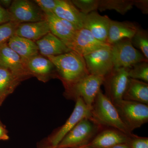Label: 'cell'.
<instances>
[{
  "label": "cell",
  "mask_w": 148,
  "mask_h": 148,
  "mask_svg": "<svg viewBox=\"0 0 148 148\" xmlns=\"http://www.w3.org/2000/svg\"><path fill=\"white\" fill-rule=\"evenodd\" d=\"M47 57L53 63L68 87L89 74L84 57L73 51Z\"/></svg>",
  "instance_id": "1"
},
{
  "label": "cell",
  "mask_w": 148,
  "mask_h": 148,
  "mask_svg": "<svg viewBox=\"0 0 148 148\" xmlns=\"http://www.w3.org/2000/svg\"><path fill=\"white\" fill-rule=\"evenodd\" d=\"M90 111L92 120L103 127H111L130 136L135 135L122 121L112 102L101 90L95 97Z\"/></svg>",
  "instance_id": "2"
},
{
  "label": "cell",
  "mask_w": 148,
  "mask_h": 148,
  "mask_svg": "<svg viewBox=\"0 0 148 148\" xmlns=\"http://www.w3.org/2000/svg\"><path fill=\"white\" fill-rule=\"evenodd\" d=\"M102 127L92 118L84 119L68 132L56 148H78L85 147L102 130Z\"/></svg>",
  "instance_id": "3"
},
{
  "label": "cell",
  "mask_w": 148,
  "mask_h": 148,
  "mask_svg": "<svg viewBox=\"0 0 148 148\" xmlns=\"http://www.w3.org/2000/svg\"><path fill=\"white\" fill-rule=\"evenodd\" d=\"M112 102L122 121L130 132L148 122V105L123 99Z\"/></svg>",
  "instance_id": "4"
},
{
  "label": "cell",
  "mask_w": 148,
  "mask_h": 148,
  "mask_svg": "<svg viewBox=\"0 0 148 148\" xmlns=\"http://www.w3.org/2000/svg\"><path fill=\"white\" fill-rule=\"evenodd\" d=\"M110 49L114 69L130 68L137 63L148 62L129 39L120 40L111 45Z\"/></svg>",
  "instance_id": "5"
},
{
  "label": "cell",
  "mask_w": 148,
  "mask_h": 148,
  "mask_svg": "<svg viewBox=\"0 0 148 148\" xmlns=\"http://www.w3.org/2000/svg\"><path fill=\"white\" fill-rule=\"evenodd\" d=\"M104 79L105 77L88 74L69 86L68 92L75 100L79 98H82L86 106L91 110Z\"/></svg>",
  "instance_id": "6"
},
{
  "label": "cell",
  "mask_w": 148,
  "mask_h": 148,
  "mask_svg": "<svg viewBox=\"0 0 148 148\" xmlns=\"http://www.w3.org/2000/svg\"><path fill=\"white\" fill-rule=\"evenodd\" d=\"M8 10L12 21L19 24L45 20V14L34 2L15 0L12 2Z\"/></svg>",
  "instance_id": "7"
},
{
  "label": "cell",
  "mask_w": 148,
  "mask_h": 148,
  "mask_svg": "<svg viewBox=\"0 0 148 148\" xmlns=\"http://www.w3.org/2000/svg\"><path fill=\"white\" fill-rule=\"evenodd\" d=\"M83 57L90 75L105 77L114 69L110 47L95 51Z\"/></svg>",
  "instance_id": "8"
},
{
  "label": "cell",
  "mask_w": 148,
  "mask_h": 148,
  "mask_svg": "<svg viewBox=\"0 0 148 148\" xmlns=\"http://www.w3.org/2000/svg\"><path fill=\"white\" fill-rule=\"evenodd\" d=\"M67 47L84 57L95 51L110 47L111 45L96 39L88 30L82 28L77 30Z\"/></svg>",
  "instance_id": "9"
},
{
  "label": "cell",
  "mask_w": 148,
  "mask_h": 148,
  "mask_svg": "<svg viewBox=\"0 0 148 148\" xmlns=\"http://www.w3.org/2000/svg\"><path fill=\"white\" fill-rule=\"evenodd\" d=\"M91 110L86 106L82 98L76 100V104L73 112L65 124L51 137L49 145L52 148H56L61 140L69 131L80 121L86 118H91Z\"/></svg>",
  "instance_id": "10"
},
{
  "label": "cell",
  "mask_w": 148,
  "mask_h": 148,
  "mask_svg": "<svg viewBox=\"0 0 148 148\" xmlns=\"http://www.w3.org/2000/svg\"><path fill=\"white\" fill-rule=\"evenodd\" d=\"M128 70V68L114 69L105 77L103 84L106 89L105 95L112 102L122 99L129 82Z\"/></svg>",
  "instance_id": "11"
},
{
  "label": "cell",
  "mask_w": 148,
  "mask_h": 148,
  "mask_svg": "<svg viewBox=\"0 0 148 148\" xmlns=\"http://www.w3.org/2000/svg\"><path fill=\"white\" fill-rule=\"evenodd\" d=\"M82 19L83 28L88 30L96 39L107 43L111 20L108 16H101L95 11L87 14L82 13Z\"/></svg>",
  "instance_id": "12"
},
{
  "label": "cell",
  "mask_w": 148,
  "mask_h": 148,
  "mask_svg": "<svg viewBox=\"0 0 148 148\" xmlns=\"http://www.w3.org/2000/svg\"><path fill=\"white\" fill-rule=\"evenodd\" d=\"M0 67L8 70L22 80L31 75L21 57L8 44L0 47Z\"/></svg>",
  "instance_id": "13"
},
{
  "label": "cell",
  "mask_w": 148,
  "mask_h": 148,
  "mask_svg": "<svg viewBox=\"0 0 148 148\" xmlns=\"http://www.w3.org/2000/svg\"><path fill=\"white\" fill-rule=\"evenodd\" d=\"M45 15V20L48 23L51 33L67 46L79 29L71 22L59 18L53 13L46 14Z\"/></svg>",
  "instance_id": "14"
},
{
  "label": "cell",
  "mask_w": 148,
  "mask_h": 148,
  "mask_svg": "<svg viewBox=\"0 0 148 148\" xmlns=\"http://www.w3.org/2000/svg\"><path fill=\"white\" fill-rule=\"evenodd\" d=\"M111 128L101 130L87 145L84 147L90 148H109L116 145L127 143L134 137Z\"/></svg>",
  "instance_id": "15"
},
{
  "label": "cell",
  "mask_w": 148,
  "mask_h": 148,
  "mask_svg": "<svg viewBox=\"0 0 148 148\" xmlns=\"http://www.w3.org/2000/svg\"><path fill=\"white\" fill-rule=\"evenodd\" d=\"M139 27L136 24L129 21L111 20L109 27L107 43L111 45L124 39H131Z\"/></svg>",
  "instance_id": "16"
},
{
  "label": "cell",
  "mask_w": 148,
  "mask_h": 148,
  "mask_svg": "<svg viewBox=\"0 0 148 148\" xmlns=\"http://www.w3.org/2000/svg\"><path fill=\"white\" fill-rule=\"evenodd\" d=\"M39 51L46 57L57 56L71 51L61 40L51 32L36 42Z\"/></svg>",
  "instance_id": "17"
},
{
  "label": "cell",
  "mask_w": 148,
  "mask_h": 148,
  "mask_svg": "<svg viewBox=\"0 0 148 148\" xmlns=\"http://www.w3.org/2000/svg\"><path fill=\"white\" fill-rule=\"evenodd\" d=\"M7 44L21 57L24 64L30 58L39 54V51L36 42L23 37L14 35Z\"/></svg>",
  "instance_id": "18"
},
{
  "label": "cell",
  "mask_w": 148,
  "mask_h": 148,
  "mask_svg": "<svg viewBox=\"0 0 148 148\" xmlns=\"http://www.w3.org/2000/svg\"><path fill=\"white\" fill-rule=\"evenodd\" d=\"M49 32L50 31L48 23L45 20L19 24L15 35L35 42L40 40Z\"/></svg>",
  "instance_id": "19"
},
{
  "label": "cell",
  "mask_w": 148,
  "mask_h": 148,
  "mask_svg": "<svg viewBox=\"0 0 148 148\" xmlns=\"http://www.w3.org/2000/svg\"><path fill=\"white\" fill-rule=\"evenodd\" d=\"M53 13L59 18L71 22L78 29L83 28L82 13L71 1L58 0Z\"/></svg>",
  "instance_id": "20"
},
{
  "label": "cell",
  "mask_w": 148,
  "mask_h": 148,
  "mask_svg": "<svg viewBox=\"0 0 148 148\" xmlns=\"http://www.w3.org/2000/svg\"><path fill=\"white\" fill-rule=\"evenodd\" d=\"M122 99L148 105V83L130 78Z\"/></svg>",
  "instance_id": "21"
},
{
  "label": "cell",
  "mask_w": 148,
  "mask_h": 148,
  "mask_svg": "<svg viewBox=\"0 0 148 148\" xmlns=\"http://www.w3.org/2000/svg\"><path fill=\"white\" fill-rule=\"evenodd\" d=\"M21 80L8 70L0 67V106Z\"/></svg>",
  "instance_id": "22"
},
{
  "label": "cell",
  "mask_w": 148,
  "mask_h": 148,
  "mask_svg": "<svg viewBox=\"0 0 148 148\" xmlns=\"http://www.w3.org/2000/svg\"><path fill=\"white\" fill-rule=\"evenodd\" d=\"M25 65L30 73L39 76L49 75L54 67L48 58L39 54L30 58Z\"/></svg>",
  "instance_id": "23"
},
{
  "label": "cell",
  "mask_w": 148,
  "mask_h": 148,
  "mask_svg": "<svg viewBox=\"0 0 148 148\" xmlns=\"http://www.w3.org/2000/svg\"><path fill=\"white\" fill-rule=\"evenodd\" d=\"M133 6V0H99L98 10L101 12L114 10L124 15Z\"/></svg>",
  "instance_id": "24"
},
{
  "label": "cell",
  "mask_w": 148,
  "mask_h": 148,
  "mask_svg": "<svg viewBox=\"0 0 148 148\" xmlns=\"http://www.w3.org/2000/svg\"><path fill=\"white\" fill-rule=\"evenodd\" d=\"M132 45L141 51L145 57L148 59V35L147 31L139 28L130 39Z\"/></svg>",
  "instance_id": "25"
},
{
  "label": "cell",
  "mask_w": 148,
  "mask_h": 148,
  "mask_svg": "<svg viewBox=\"0 0 148 148\" xmlns=\"http://www.w3.org/2000/svg\"><path fill=\"white\" fill-rule=\"evenodd\" d=\"M128 75L130 78L148 82V62L137 63L128 68Z\"/></svg>",
  "instance_id": "26"
},
{
  "label": "cell",
  "mask_w": 148,
  "mask_h": 148,
  "mask_svg": "<svg viewBox=\"0 0 148 148\" xmlns=\"http://www.w3.org/2000/svg\"><path fill=\"white\" fill-rule=\"evenodd\" d=\"M19 23L11 21L0 25V47L7 44L14 35Z\"/></svg>",
  "instance_id": "27"
},
{
  "label": "cell",
  "mask_w": 148,
  "mask_h": 148,
  "mask_svg": "<svg viewBox=\"0 0 148 148\" xmlns=\"http://www.w3.org/2000/svg\"><path fill=\"white\" fill-rule=\"evenodd\" d=\"M71 2L84 14L97 10L99 4V0H73Z\"/></svg>",
  "instance_id": "28"
},
{
  "label": "cell",
  "mask_w": 148,
  "mask_h": 148,
  "mask_svg": "<svg viewBox=\"0 0 148 148\" xmlns=\"http://www.w3.org/2000/svg\"><path fill=\"white\" fill-rule=\"evenodd\" d=\"M58 0H36L34 2L45 14L53 13Z\"/></svg>",
  "instance_id": "29"
},
{
  "label": "cell",
  "mask_w": 148,
  "mask_h": 148,
  "mask_svg": "<svg viewBox=\"0 0 148 148\" xmlns=\"http://www.w3.org/2000/svg\"><path fill=\"white\" fill-rule=\"evenodd\" d=\"M127 144L131 148H148V138L135 135L131 138Z\"/></svg>",
  "instance_id": "30"
},
{
  "label": "cell",
  "mask_w": 148,
  "mask_h": 148,
  "mask_svg": "<svg viewBox=\"0 0 148 148\" xmlns=\"http://www.w3.org/2000/svg\"><path fill=\"white\" fill-rule=\"evenodd\" d=\"M11 21L12 19L8 9L4 8L0 5V25Z\"/></svg>",
  "instance_id": "31"
},
{
  "label": "cell",
  "mask_w": 148,
  "mask_h": 148,
  "mask_svg": "<svg viewBox=\"0 0 148 148\" xmlns=\"http://www.w3.org/2000/svg\"><path fill=\"white\" fill-rule=\"evenodd\" d=\"M133 6L138 8L145 14L148 13V1L147 0H133Z\"/></svg>",
  "instance_id": "32"
},
{
  "label": "cell",
  "mask_w": 148,
  "mask_h": 148,
  "mask_svg": "<svg viewBox=\"0 0 148 148\" xmlns=\"http://www.w3.org/2000/svg\"><path fill=\"white\" fill-rule=\"evenodd\" d=\"M9 139L8 131L5 126L0 125V140H7Z\"/></svg>",
  "instance_id": "33"
},
{
  "label": "cell",
  "mask_w": 148,
  "mask_h": 148,
  "mask_svg": "<svg viewBox=\"0 0 148 148\" xmlns=\"http://www.w3.org/2000/svg\"><path fill=\"white\" fill-rule=\"evenodd\" d=\"M0 3L4 6L8 8H9L12 3V1H10V0H1Z\"/></svg>",
  "instance_id": "34"
},
{
  "label": "cell",
  "mask_w": 148,
  "mask_h": 148,
  "mask_svg": "<svg viewBox=\"0 0 148 148\" xmlns=\"http://www.w3.org/2000/svg\"><path fill=\"white\" fill-rule=\"evenodd\" d=\"M109 148H131L127 143H123L116 145Z\"/></svg>",
  "instance_id": "35"
},
{
  "label": "cell",
  "mask_w": 148,
  "mask_h": 148,
  "mask_svg": "<svg viewBox=\"0 0 148 148\" xmlns=\"http://www.w3.org/2000/svg\"><path fill=\"white\" fill-rule=\"evenodd\" d=\"M0 125H3V126H5V125L3 124L1 122V120H0Z\"/></svg>",
  "instance_id": "36"
},
{
  "label": "cell",
  "mask_w": 148,
  "mask_h": 148,
  "mask_svg": "<svg viewBox=\"0 0 148 148\" xmlns=\"http://www.w3.org/2000/svg\"><path fill=\"white\" fill-rule=\"evenodd\" d=\"M78 148H88V147H80Z\"/></svg>",
  "instance_id": "37"
},
{
  "label": "cell",
  "mask_w": 148,
  "mask_h": 148,
  "mask_svg": "<svg viewBox=\"0 0 148 148\" xmlns=\"http://www.w3.org/2000/svg\"><path fill=\"white\" fill-rule=\"evenodd\" d=\"M51 148V147H49V146H48V147H47V148Z\"/></svg>",
  "instance_id": "38"
}]
</instances>
